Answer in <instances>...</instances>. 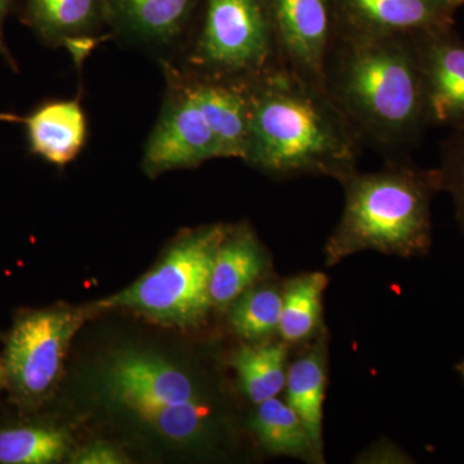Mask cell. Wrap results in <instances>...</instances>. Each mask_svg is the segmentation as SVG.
<instances>
[{"label":"cell","mask_w":464,"mask_h":464,"mask_svg":"<svg viewBox=\"0 0 464 464\" xmlns=\"http://www.w3.org/2000/svg\"><path fill=\"white\" fill-rule=\"evenodd\" d=\"M444 2L447 3L449 7L453 8L454 11H457V8L464 5V0H444Z\"/></svg>","instance_id":"484cf974"},{"label":"cell","mask_w":464,"mask_h":464,"mask_svg":"<svg viewBox=\"0 0 464 464\" xmlns=\"http://www.w3.org/2000/svg\"><path fill=\"white\" fill-rule=\"evenodd\" d=\"M201 0H108L110 26L128 38L167 47L182 38Z\"/></svg>","instance_id":"4fadbf2b"},{"label":"cell","mask_w":464,"mask_h":464,"mask_svg":"<svg viewBox=\"0 0 464 464\" xmlns=\"http://www.w3.org/2000/svg\"><path fill=\"white\" fill-rule=\"evenodd\" d=\"M414 38L429 127L464 130V42L454 26Z\"/></svg>","instance_id":"8fae6325"},{"label":"cell","mask_w":464,"mask_h":464,"mask_svg":"<svg viewBox=\"0 0 464 464\" xmlns=\"http://www.w3.org/2000/svg\"><path fill=\"white\" fill-rule=\"evenodd\" d=\"M346 204L326 244V262L335 265L362 250L400 257L429 252L431 201L440 188L438 169L396 160L373 173H353L342 181Z\"/></svg>","instance_id":"277c9868"},{"label":"cell","mask_w":464,"mask_h":464,"mask_svg":"<svg viewBox=\"0 0 464 464\" xmlns=\"http://www.w3.org/2000/svg\"><path fill=\"white\" fill-rule=\"evenodd\" d=\"M324 90L362 143L402 151L420 141L429 127L414 36H335Z\"/></svg>","instance_id":"7a4b0ae2"},{"label":"cell","mask_w":464,"mask_h":464,"mask_svg":"<svg viewBox=\"0 0 464 464\" xmlns=\"http://www.w3.org/2000/svg\"><path fill=\"white\" fill-rule=\"evenodd\" d=\"M326 285L328 279L322 273L301 275L286 284L277 329L284 341H304L315 332Z\"/></svg>","instance_id":"ffe728a7"},{"label":"cell","mask_w":464,"mask_h":464,"mask_svg":"<svg viewBox=\"0 0 464 464\" xmlns=\"http://www.w3.org/2000/svg\"><path fill=\"white\" fill-rule=\"evenodd\" d=\"M252 424L259 441L270 453L322 462L301 417L288 402L276 396L259 402Z\"/></svg>","instance_id":"e0dca14e"},{"label":"cell","mask_w":464,"mask_h":464,"mask_svg":"<svg viewBox=\"0 0 464 464\" xmlns=\"http://www.w3.org/2000/svg\"><path fill=\"white\" fill-rule=\"evenodd\" d=\"M265 253L248 226H227L209 280L212 307L231 306L264 271Z\"/></svg>","instance_id":"5bb4252c"},{"label":"cell","mask_w":464,"mask_h":464,"mask_svg":"<svg viewBox=\"0 0 464 464\" xmlns=\"http://www.w3.org/2000/svg\"><path fill=\"white\" fill-rule=\"evenodd\" d=\"M23 121L33 151L52 164L66 166L83 149L87 121L79 99L47 103Z\"/></svg>","instance_id":"9a60e30c"},{"label":"cell","mask_w":464,"mask_h":464,"mask_svg":"<svg viewBox=\"0 0 464 464\" xmlns=\"http://www.w3.org/2000/svg\"><path fill=\"white\" fill-rule=\"evenodd\" d=\"M203 3V20L188 70L212 78L250 81L284 65L268 0Z\"/></svg>","instance_id":"8992f818"},{"label":"cell","mask_w":464,"mask_h":464,"mask_svg":"<svg viewBox=\"0 0 464 464\" xmlns=\"http://www.w3.org/2000/svg\"><path fill=\"white\" fill-rule=\"evenodd\" d=\"M69 451L63 430L44 424H16L0 429V463L50 464Z\"/></svg>","instance_id":"d6986e66"},{"label":"cell","mask_w":464,"mask_h":464,"mask_svg":"<svg viewBox=\"0 0 464 464\" xmlns=\"http://www.w3.org/2000/svg\"><path fill=\"white\" fill-rule=\"evenodd\" d=\"M231 365L253 404L275 398L285 387L286 347L282 343L240 348Z\"/></svg>","instance_id":"ac0fdd59"},{"label":"cell","mask_w":464,"mask_h":464,"mask_svg":"<svg viewBox=\"0 0 464 464\" xmlns=\"http://www.w3.org/2000/svg\"><path fill=\"white\" fill-rule=\"evenodd\" d=\"M72 463L79 464H121L124 463V457L105 442H94L90 447L82 449L72 459Z\"/></svg>","instance_id":"603a6c76"},{"label":"cell","mask_w":464,"mask_h":464,"mask_svg":"<svg viewBox=\"0 0 464 464\" xmlns=\"http://www.w3.org/2000/svg\"><path fill=\"white\" fill-rule=\"evenodd\" d=\"M25 7L35 32L51 45L66 47L78 63L110 26L108 0H25Z\"/></svg>","instance_id":"7c38bea8"},{"label":"cell","mask_w":464,"mask_h":464,"mask_svg":"<svg viewBox=\"0 0 464 464\" xmlns=\"http://www.w3.org/2000/svg\"><path fill=\"white\" fill-rule=\"evenodd\" d=\"M8 0H0V50H3L2 42V23L3 17H5V11H7Z\"/></svg>","instance_id":"d4e9b609"},{"label":"cell","mask_w":464,"mask_h":464,"mask_svg":"<svg viewBox=\"0 0 464 464\" xmlns=\"http://www.w3.org/2000/svg\"><path fill=\"white\" fill-rule=\"evenodd\" d=\"M226 232L224 225L186 232L150 273L97 307L125 308L177 328L200 325L212 307L210 274Z\"/></svg>","instance_id":"5b68a950"},{"label":"cell","mask_w":464,"mask_h":464,"mask_svg":"<svg viewBox=\"0 0 464 464\" xmlns=\"http://www.w3.org/2000/svg\"><path fill=\"white\" fill-rule=\"evenodd\" d=\"M326 387V343L320 337L286 373V402L301 417L316 453L323 458V405Z\"/></svg>","instance_id":"2e32d148"},{"label":"cell","mask_w":464,"mask_h":464,"mask_svg":"<svg viewBox=\"0 0 464 464\" xmlns=\"http://www.w3.org/2000/svg\"><path fill=\"white\" fill-rule=\"evenodd\" d=\"M101 386L114 404L146 424L170 406L212 401L190 373L140 350H121L110 356L101 373Z\"/></svg>","instance_id":"ba28073f"},{"label":"cell","mask_w":464,"mask_h":464,"mask_svg":"<svg viewBox=\"0 0 464 464\" xmlns=\"http://www.w3.org/2000/svg\"><path fill=\"white\" fill-rule=\"evenodd\" d=\"M337 36L381 39L415 36L454 26L444 0H333Z\"/></svg>","instance_id":"30bf717a"},{"label":"cell","mask_w":464,"mask_h":464,"mask_svg":"<svg viewBox=\"0 0 464 464\" xmlns=\"http://www.w3.org/2000/svg\"><path fill=\"white\" fill-rule=\"evenodd\" d=\"M82 308L53 307L17 317L5 359L8 387L21 405L36 408L56 389L70 343L83 326Z\"/></svg>","instance_id":"52a82bcc"},{"label":"cell","mask_w":464,"mask_h":464,"mask_svg":"<svg viewBox=\"0 0 464 464\" xmlns=\"http://www.w3.org/2000/svg\"><path fill=\"white\" fill-rule=\"evenodd\" d=\"M438 172L440 188L450 194L458 222L464 232V130H454L442 142L441 166Z\"/></svg>","instance_id":"7402d4cb"},{"label":"cell","mask_w":464,"mask_h":464,"mask_svg":"<svg viewBox=\"0 0 464 464\" xmlns=\"http://www.w3.org/2000/svg\"><path fill=\"white\" fill-rule=\"evenodd\" d=\"M163 109L143 151L150 177L199 167L210 159L246 158L249 130L246 81L212 78L166 66Z\"/></svg>","instance_id":"3957f363"},{"label":"cell","mask_w":464,"mask_h":464,"mask_svg":"<svg viewBox=\"0 0 464 464\" xmlns=\"http://www.w3.org/2000/svg\"><path fill=\"white\" fill-rule=\"evenodd\" d=\"M283 293L273 288L246 289L231 307V324L246 340L267 337L279 329Z\"/></svg>","instance_id":"44dd1931"},{"label":"cell","mask_w":464,"mask_h":464,"mask_svg":"<svg viewBox=\"0 0 464 464\" xmlns=\"http://www.w3.org/2000/svg\"><path fill=\"white\" fill-rule=\"evenodd\" d=\"M283 63L324 88V72L337 36L333 0H268Z\"/></svg>","instance_id":"9c48e42d"},{"label":"cell","mask_w":464,"mask_h":464,"mask_svg":"<svg viewBox=\"0 0 464 464\" xmlns=\"http://www.w3.org/2000/svg\"><path fill=\"white\" fill-rule=\"evenodd\" d=\"M248 90L244 161L275 177L342 181L356 170L362 140L324 88L279 65L250 79Z\"/></svg>","instance_id":"6da1fadb"},{"label":"cell","mask_w":464,"mask_h":464,"mask_svg":"<svg viewBox=\"0 0 464 464\" xmlns=\"http://www.w3.org/2000/svg\"><path fill=\"white\" fill-rule=\"evenodd\" d=\"M8 386V375H7V366H5V359L0 357V392L5 387Z\"/></svg>","instance_id":"cb8c5ba5"}]
</instances>
